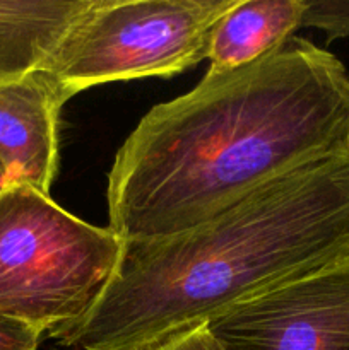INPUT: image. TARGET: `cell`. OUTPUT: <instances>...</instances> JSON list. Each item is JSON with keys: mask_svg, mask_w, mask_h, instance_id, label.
<instances>
[{"mask_svg": "<svg viewBox=\"0 0 349 350\" xmlns=\"http://www.w3.org/2000/svg\"><path fill=\"white\" fill-rule=\"evenodd\" d=\"M342 152L348 70L324 48L291 36L252 64L207 70L190 92L140 120L108 174V228L123 243L168 238Z\"/></svg>", "mask_w": 349, "mask_h": 350, "instance_id": "6da1fadb", "label": "cell"}, {"mask_svg": "<svg viewBox=\"0 0 349 350\" xmlns=\"http://www.w3.org/2000/svg\"><path fill=\"white\" fill-rule=\"evenodd\" d=\"M348 258L349 152H342L270 181L187 231L123 243L91 310L48 335L74 350H156Z\"/></svg>", "mask_w": 349, "mask_h": 350, "instance_id": "7a4b0ae2", "label": "cell"}, {"mask_svg": "<svg viewBox=\"0 0 349 350\" xmlns=\"http://www.w3.org/2000/svg\"><path fill=\"white\" fill-rule=\"evenodd\" d=\"M123 241L12 185L0 195V317L50 334L84 317L112 280Z\"/></svg>", "mask_w": 349, "mask_h": 350, "instance_id": "3957f363", "label": "cell"}, {"mask_svg": "<svg viewBox=\"0 0 349 350\" xmlns=\"http://www.w3.org/2000/svg\"><path fill=\"white\" fill-rule=\"evenodd\" d=\"M238 0H91L41 68L70 96L109 82L171 77L201 64Z\"/></svg>", "mask_w": 349, "mask_h": 350, "instance_id": "277c9868", "label": "cell"}, {"mask_svg": "<svg viewBox=\"0 0 349 350\" xmlns=\"http://www.w3.org/2000/svg\"><path fill=\"white\" fill-rule=\"evenodd\" d=\"M207 330L226 350H349V258L231 308Z\"/></svg>", "mask_w": 349, "mask_h": 350, "instance_id": "5b68a950", "label": "cell"}, {"mask_svg": "<svg viewBox=\"0 0 349 350\" xmlns=\"http://www.w3.org/2000/svg\"><path fill=\"white\" fill-rule=\"evenodd\" d=\"M70 98L43 68L0 84V166L10 187L50 195L58 167V116Z\"/></svg>", "mask_w": 349, "mask_h": 350, "instance_id": "8992f818", "label": "cell"}, {"mask_svg": "<svg viewBox=\"0 0 349 350\" xmlns=\"http://www.w3.org/2000/svg\"><path fill=\"white\" fill-rule=\"evenodd\" d=\"M91 0H0V84L38 70Z\"/></svg>", "mask_w": 349, "mask_h": 350, "instance_id": "52a82bcc", "label": "cell"}, {"mask_svg": "<svg viewBox=\"0 0 349 350\" xmlns=\"http://www.w3.org/2000/svg\"><path fill=\"white\" fill-rule=\"evenodd\" d=\"M307 0H238L214 27L209 70H229L272 53L301 27Z\"/></svg>", "mask_w": 349, "mask_h": 350, "instance_id": "ba28073f", "label": "cell"}, {"mask_svg": "<svg viewBox=\"0 0 349 350\" xmlns=\"http://www.w3.org/2000/svg\"><path fill=\"white\" fill-rule=\"evenodd\" d=\"M301 27L322 31L328 41L349 38V0H307Z\"/></svg>", "mask_w": 349, "mask_h": 350, "instance_id": "9c48e42d", "label": "cell"}, {"mask_svg": "<svg viewBox=\"0 0 349 350\" xmlns=\"http://www.w3.org/2000/svg\"><path fill=\"white\" fill-rule=\"evenodd\" d=\"M43 334L0 317V350H38Z\"/></svg>", "mask_w": 349, "mask_h": 350, "instance_id": "30bf717a", "label": "cell"}, {"mask_svg": "<svg viewBox=\"0 0 349 350\" xmlns=\"http://www.w3.org/2000/svg\"><path fill=\"white\" fill-rule=\"evenodd\" d=\"M156 350H226L224 345L207 330V327L185 334Z\"/></svg>", "mask_w": 349, "mask_h": 350, "instance_id": "8fae6325", "label": "cell"}, {"mask_svg": "<svg viewBox=\"0 0 349 350\" xmlns=\"http://www.w3.org/2000/svg\"><path fill=\"white\" fill-rule=\"evenodd\" d=\"M10 185H9V180H7V174L5 171H3V167L0 166V195L3 193V190H7Z\"/></svg>", "mask_w": 349, "mask_h": 350, "instance_id": "7c38bea8", "label": "cell"}]
</instances>
